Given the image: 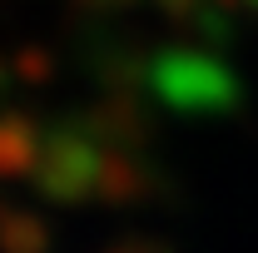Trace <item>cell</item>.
Instances as JSON below:
<instances>
[{
    "label": "cell",
    "instance_id": "obj_1",
    "mask_svg": "<svg viewBox=\"0 0 258 253\" xmlns=\"http://www.w3.org/2000/svg\"><path fill=\"white\" fill-rule=\"evenodd\" d=\"M99 174H104V144L80 124L45 129V149L35 164V189L55 204H85L99 199Z\"/></svg>",
    "mask_w": 258,
    "mask_h": 253
},
{
    "label": "cell",
    "instance_id": "obj_2",
    "mask_svg": "<svg viewBox=\"0 0 258 253\" xmlns=\"http://www.w3.org/2000/svg\"><path fill=\"white\" fill-rule=\"evenodd\" d=\"M154 90L179 109H219L233 95L228 75L209 55H179V50L154 65Z\"/></svg>",
    "mask_w": 258,
    "mask_h": 253
},
{
    "label": "cell",
    "instance_id": "obj_3",
    "mask_svg": "<svg viewBox=\"0 0 258 253\" xmlns=\"http://www.w3.org/2000/svg\"><path fill=\"white\" fill-rule=\"evenodd\" d=\"M80 124L90 129L104 149H119V154H139L144 139H149V119H144L139 99L129 95V90H109Z\"/></svg>",
    "mask_w": 258,
    "mask_h": 253
},
{
    "label": "cell",
    "instance_id": "obj_4",
    "mask_svg": "<svg viewBox=\"0 0 258 253\" xmlns=\"http://www.w3.org/2000/svg\"><path fill=\"white\" fill-rule=\"evenodd\" d=\"M45 149V129H35V119L25 114H0V179H35V164Z\"/></svg>",
    "mask_w": 258,
    "mask_h": 253
},
{
    "label": "cell",
    "instance_id": "obj_5",
    "mask_svg": "<svg viewBox=\"0 0 258 253\" xmlns=\"http://www.w3.org/2000/svg\"><path fill=\"white\" fill-rule=\"evenodd\" d=\"M149 194V169L139 154L104 149V174H99V199L104 204H139Z\"/></svg>",
    "mask_w": 258,
    "mask_h": 253
},
{
    "label": "cell",
    "instance_id": "obj_6",
    "mask_svg": "<svg viewBox=\"0 0 258 253\" xmlns=\"http://www.w3.org/2000/svg\"><path fill=\"white\" fill-rule=\"evenodd\" d=\"M50 228L25 204H0V253H45Z\"/></svg>",
    "mask_w": 258,
    "mask_h": 253
},
{
    "label": "cell",
    "instance_id": "obj_7",
    "mask_svg": "<svg viewBox=\"0 0 258 253\" xmlns=\"http://www.w3.org/2000/svg\"><path fill=\"white\" fill-rule=\"evenodd\" d=\"M10 75H20L25 85H45L50 80V55L45 50H20V55H10Z\"/></svg>",
    "mask_w": 258,
    "mask_h": 253
},
{
    "label": "cell",
    "instance_id": "obj_8",
    "mask_svg": "<svg viewBox=\"0 0 258 253\" xmlns=\"http://www.w3.org/2000/svg\"><path fill=\"white\" fill-rule=\"evenodd\" d=\"M164 15H174V20H194L199 15V5H209V0H154Z\"/></svg>",
    "mask_w": 258,
    "mask_h": 253
},
{
    "label": "cell",
    "instance_id": "obj_9",
    "mask_svg": "<svg viewBox=\"0 0 258 253\" xmlns=\"http://www.w3.org/2000/svg\"><path fill=\"white\" fill-rule=\"evenodd\" d=\"M109 253H164V248H154V243H119V248H109Z\"/></svg>",
    "mask_w": 258,
    "mask_h": 253
},
{
    "label": "cell",
    "instance_id": "obj_10",
    "mask_svg": "<svg viewBox=\"0 0 258 253\" xmlns=\"http://www.w3.org/2000/svg\"><path fill=\"white\" fill-rule=\"evenodd\" d=\"M5 80H10V60L0 55V85H5Z\"/></svg>",
    "mask_w": 258,
    "mask_h": 253
}]
</instances>
